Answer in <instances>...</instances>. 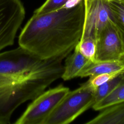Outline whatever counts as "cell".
I'll return each instance as SVG.
<instances>
[{"label":"cell","mask_w":124,"mask_h":124,"mask_svg":"<svg viewBox=\"0 0 124 124\" xmlns=\"http://www.w3.org/2000/svg\"><path fill=\"white\" fill-rule=\"evenodd\" d=\"M86 124H124V101L101 110Z\"/></svg>","instance_id":"9"},{"label":"cell","mask_w":124,"mask_h":124,"mask_svg":"<svg viewBox=\"0 0 124 124\" xmlns=\"http://www.w3.org/2000/svg\"><path fill=\"white\" fill-rule=\"evenodd\" d=\"M25 16L20 0H0V51L14 44Z\"/></svg>","instance_id":"5"},{"label":"cell","mask_w":124,"mask_h":124,"mask_svg":"<svg viewBox=\"0 0 124 124\" xmlns=\"http://www.w3.org/2000/svg\"><path fill=\"white\" fill-rule=\"evenodd\" d=\"M123 101H124V71L122 74L120 82L113 91L105 98L94 104L92 108L95 110H101Z\"/></svg>","instance_id":"11"},{"label":"cell","mask_w":124,"mask_h":124,"mask_svg":"<svg viewBox=\"0 0 124 124\" xmlns=\"http://www.w3.org/2000/svg\"><path fill=\"white\" fill-rule=\"evenodd\" d=\"M124 71V62L121 60L96 61L91 63L79 75L80 78L100 74Z\"/></svg>","instance_id":"10"},{"label":"cell","mask_w":124,"mask_h":124,"mask_svg":"<svg viewBox=\"0 0 124 124\" xmlns=\"http://www.w3.org/2000/svg\"><path fill=\"white\" fill-rule=\"evenodd\" d=\"M96 44V61L120 60L124 53L122 37L112 20L100 32Z\"/></svg>","instance_id":"6"},{"label":"cell","mask_w":124,"mask_h":124,"mask_svg":"<svg viewBox=\"0 0 124 124\" xmlns=\"http://www.w3.org/2000/svg\"><path fill=\"white\" fill-rule=\"evenodd\" d=\"M86 58L93 62H96V40L92 38H85L80 40L75 47Z\"/></svg>","instance_id":"13"},{"label":"cell","mask_w":124,"mask_h":124,"mask_svg":"<svg viewBox=\"0 0 124 124\" xmlns=\"http://www.w3.org/2000/svg\"></svg>","instance_id":"18"},{"label":"cell","mask_w":124,"mask_h":124,"mask_svg":"<svg viewBox=\"0 0 124 124\" xmlns=\"http://www.w3.org/2000/svg\"><path fill=\"white\" fill-rule=\"evenodd\" d=\"M71 0H46L45 3L34 12L35 15H41L50 13L63 7Z\"/></svg>","instance_id":"16"},{"label":"cell","mask_w":124,"mask_h":124,"mask_svg":"<svg viewBox=\"0 0 124 124\" xmlns=\"http://www.w3.org/2000/svg\"><path fill=\"white\" fill-rule=\"evenodd\" d=\"M92 62L75 48L74 52L66 57L61 78L65 81L79 77L80 74Z\"/></svg>","instance_id":"8"},{"label":"cell","mask_w":124,"mask_h":124,"mask_svg":"<svg viewBox=\"0 0 124 124\" xmlns=\"http://www.w3.org/2000/svg\"><path fill=\"white\" fill-rule=\"evenodd\" d=\"M120 60H121L122 61L124 62V53L122 54V55L120 58Z\"/></svg>","instance_id":"17"},{"label":"cell","mask_w":124,"mask_h":124,"mask_svg":"<svg viewBox=\"0 0 124 124\" xmlns=\"http://www.w3.org/2000/svg\"><path fill=\"white\" fill-rule=\"evenodd\" d=\"M69 91V88L62 84L44 91L32 100L15 124H43L46 119Z\"/></svg>","instance_id":"4"},{"label":"cell","mask_w":124,"mask_h":124,"mask_svg":"<svg viewBox=\"0 0 124 124\" xmlns=\"http://www.w3.org/2000/svg\"><path fill=\"white\" fill-rule=\"evenodd\" d=\"M85 19L81 39H96L103 29L112 20L108 0H84Z\"/></svg>","instance_id":"7"},{"label":"cell","mask_w":124,"mask_h":124,"mask_svg":"<svg viewBox=\"0 0 124 124\" xmlns=\"http://www.w3.org/2000/svg\"><path fill=\"white\" fill-rule=\"evenodd\" d=\"M85 14L84 0L72 7L33 14L19 35V46L41 59L62 61L81 39Z\"/></svg>","instance_id":"2"},{"label":"cell","mask_w":124,"mask_h":124,"mask_svg":"<svg viewBox=\"0 0 124 124\" xmlns=\"http://www.w3.org/2000/svg\"><path fill=\"white\" fill-rule=\"evenodd\" d=\"M112 20L119 30L124 45V0H108Z\"/></svg>","instance_id":"12"},{"label":"cell","mask_w":124,"mask_h":124,"mask_svg":"<svg viewBox=\"0 0 124 124\" xmlns=\"http://www.w3.org/2000/svg\"><path fill=\"white\" fill-rule=\"evenodd\" d=\"M122 74L98 86L95 89L94 91L95 104L105 98L113 91L120 82L122 77Z\"/></svg>","instance_id":"14"},{"label":"cell","mask_w":124,"mask_h":124,"mask_svg":"<svg viewBox=\"0 0 124 124\" xmlns=\"http://www.w3.org/2000/svg\"><path fill=\"white\" fill-rule=\"evenodd\" d=\"M62 62L41 59L20 46L0 53V124H10L20 105L61 78Z\"/></svg>","instance_id":"1"},{"label":"cell","mask_w":124,"mask_h":124,"mask_svg":"<svg viewBox=\"0 0 124 124\" xmlns=\"http://www.w3.org/2000/svg\"><path fill=\"white\" fill-rule=\"evenodd\" d=\"M124 71L114 72L91 76L89 77V78L86 82L89 86L95 90L98 86L115 78L121 74Z\"/></svg>","instance_id":"15"},{"label":"cell","mask_w":124,"mask_h":124,"mask_svg":"<svg viewBox=\"0 0 124 124\" xmlns=\"http://www.w3.org/2000/svg\"><path fill=\"white\" fill-rule=\"evenodd\" d=\"M94 91L86 82L79 87L70 91L43 124H68L73 122L95 104Z\"/></svg>","instance_id":"3"}]
</instances>
